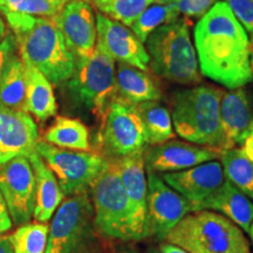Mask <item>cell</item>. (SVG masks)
Wrapping results in <instances>:
<instances>
[{
	"label": "cell",
	"mask_w": 253,
	"mask_h": 253,
	"mask_svg": "<svg viewBox=\"0 0 253 253\" xmlns=\"http://www.w3.org/2000/svg\"><path fill=\"white\" fill-rule=\"evenodd\" d=\"M148 223L150 236L166 240L168 233L192 212L194 208L188 199L170 188L162 177L147 170Z\"/></svg>",
	"instance_id": "cell-12"
},
{
	"label": "cell",
	"mask_w": 253,
	"mask_h": 253,
	"mask_svg": "<svg viewBox=\"0 0 253 253\" xmlns=\"http://www.w3.org/2000/svg\"><path fill=\"white\" fill-rule=\"evenodd\" d=\"M219 156L220 151L214 148L176 140L151 145L143 153L145 170L156 173L183 171Z\"/></svg>",
	"instance_id": "cell-16"
},
{
	"label": "cell",
	"mask_w": 253,
	"mask_h": 253,
	"mask_svg": "<svg viewBox=\"0 0 253 253\" xmlns=\"http://www.w3.org/2000/svg\"><path fill=\"white\" fill-rule=\"evenodd\" d=\"M170 188L182 195L198 211L203 202L213 196L226 181L223 167L218 161H210L177 172L161 173Z\"/></svg>",
	"instance_id": "cell-17"
},
{
	"label": "cell",
	"mask_w": 253,
	"mask_h": 253,
	"mask_svg": "<svg viewBox=\"0 0 253 253\" xmlns=\"http://www.w3.org/2000/svg\"><path fill=\"white\" fill-rule=\"evenodd\" d=\"M199 210H211L223 214L246 233H249L253 221L252 199L231 184L227 179L216 194L202 203Z\"/></svg>",
	"instance_id": "cell-21"
},
{
	"label": "cell",
	"mask_w": 253,
	"mask_h": 253,
	"mask_svg": "<svg viewBox=\"0 0 253 253\" xmlns=\"http://www.w3.org/2000/svg\"><path fill=\"white\" fill-rule=\"evenodd\" d=\"M219 119L223 147L221 151L242 144L251 125V106L243 88L223 91L219 104Z\"/></svg>",
	"instance_id": "cell-19"
},
{
	"label": "cell",
	"mask_w": 253,
	"mask_h": 253,
	"mask_svg": "<svg viewBox=\"0 0 253 253\" xmlns=\"http://www.w3.org/2000/svg\"><path fill=\"white\" fill-rule=\"evenodd\" d=\"M42 141L61 149L90 151L89 131L78 119L58 116L43 134Z\"/></svg>",
	"instance_id": "cell-24"
},
{
	"label": "cell",
	"mask_w": 253,
	"mask_h": 253,
	"mask_svg": "<svg viewBox=\"0 0 253 253\" xmlns=\"http://www.w3.org/2000/svg\"><path fill=\"white\" fill-rule=\"evenodd\" d=\"M166 242L189 253H251L244 231L223 214L192 211L168 233Z\"/></svg>",
	"instance_id": "cell-4"
},
{
	"label": "cell",
	"mask_w": 253,
	"mask_h": 253,
	"mask_svg": "<svg viewBox=\"0 0 253 253\" xmlns=\"http://www.w3.org/2000/svg\"><path fill=\"white\" fill-rule=\"evenodd\" d=\"M143 123L148 145L164 143L175 137L169 110L158 101H145L135 104Z\"/></svg>",
	"instance_id": "cell-25"
},
{
	"label": "cell",
	"mask_w": 253,
	"mask_h": 253,
	"mask_svg": "<svg viewBox=\"0 0 253 253\" xmlns=\"http://www.w3.org/2000/svg\"><path fill=\"white\" fill-rule=\"evenodd\" d=\"M223 90L213 86H197L177 91L173 96L172 126L190 143L221 151L219 104Z\"/></svg>",
	"instance_id": "cell-5"
},
{
	"label": "cell",
	"mask_w": 253,
	"mask_h": 253,
	"mask_svg": "<svg viewBox=\"0 0 253 253\" xmlns=\"http://www.w3.org/2000/svg\"><path fill=\"white\" fill-rule=\"evenodd\" d=\"M250 60H251V66L253 69V34H251V39H250Z\"/></svg>",
	"instance_id": "cell-39"
},
{
	"label": "cell",
	"mask_w": 253,
	"mask_h": 253,
	"mask_svg": "<svg viewBox=\"0 0 253 253\" xmlns=\"http://www.w3.org/2000/svg\"><path fill=\"white\" fill-rule=\"evenodd\" d=\"M115 81L119 96L134 104L162 99V91L149 73L130 65L119 62Z\"/></svg>",
	"instance_id": "cell-23"
},
{
	"label": "cell",
	"mask_w": 253,
	"mask_h": 253,
	"mask_svg": "<svg viewBox=\"0 0 253 253\" xmlns=\"http://www.w3.org/2000/svg\"><path fill=\"white\" fill-rule=\"evenodd\" d=\"M75 60L91 55L96 47V18L86 0H69L52 18Z\"/></svg>",
	"instance_id": "cell-14"
},
{
	"label": "cell",
	"mask_w": 253,
	"mask_h": 253,
	"mask_svg": "<svg viewBox=\"0 0 253 253\" xmlns=\"http://www.w3.org/2000/svg\"><path fill=\"white\" fill-rule=\"evenodd\" d=\"M246 134H250V135L253 136V119H252V121H251V125H250V126H249L248 131H246Z\"/></svg>",
	"instance_id": "cell-42"
},
{
	"label": "cell",
	"mask_w": 253,
	"mask_h": 253,
	"mask_svg": "<svg viewBox=\"0 0 253 253\" xmlns=\"http://www.w3.org/2000/svg\"><path fill=\"white\" fill-rule=\"evenodd\" d=\"M94 224L97 232L110 239L132 240L128 198L113 160L90 185Z\"/></svg>",
	"instance_id": "cell-8"
},
{
	"label": "cell",
	"mask_w": 253,
	"mask_h": 253,
	"mask_svg": "<svg viewBox=\"0 0 253 253\" xmlns=\"http://www.w3.org/2000/svg\"><path fill=\"white\" fill-rule=\"evenodd\" d=\"M27 157L33 167L36 176V205L33 218L39 223H47L54 216L65 195L60 188L55 175L45 161L39 156V154L33 151Z\"/></svg>",
	"instance_id": "cell-20"
},
{
	"label": "cell",
	"mask_w": 253,
	"mask_h": 253,
	"mask_svg": "<svg viewBox=\"0 0 253 253\" xmlns=\"http://www.w3.org/2000/svg\"><path fill=\"white\" fill-rule=\"evenodd\" d=\"M12 225H13V221H12L7 205H6L5 199L0 191V236H4L6 232H8L12 229Z\"/></svg>",
	"instance_id": "cell-35"
},
{
	"label": "cell",
	"mask_w": 253,
	"mask_h": 253,
	"mask_svg": "<svg viewBox=\"0 0 253 253\" xmlns=\"http://www.w3.org/2000/svg\"><path fill=\"white\" fill-rule=\"evenodd\" d=\"M24 63L42 73L52 84L73 77L75 58L52 18L34 17L1 9Z\"/></svg>",
	"instance_id": "cell-2"
},
{
	"label": "cell",
	"mask_w": 253,
	"mask_h": 253,
	"mask_svg": "<svg viewBox=\"0 0 253 253\" xmlns=\"http://www.w3.org/2000/svg\"><path fill=\"white\" fill-rule=\"evenodd\" d=\"M17 48V42H15L13 34L8 32L5 39L0 42V79H1L2 74H4L9 61L15 55Z\"/></svg>",
	"instance_id": "cell-34"
},
{
	"label": "cell",
	"mask_w": 253,
	"mask_h": 253,
	"mask_svg": "<svg viewBox=\"0 0 253 253\" xmlns=\"http://www.w3.org/2000/svg\"><path fill=\"white\" fill-rule=\"evenodd\" d=\"M201 74L237 89L253 80L250 39L225 1H218L199 19L194 31Z\"/></svg>",
	"instance_id": "cell-1"
},
{
	"label": "cell",
	"mask_w": 253,
	"mask_h": 253,
	"mask_svg": "<svg viewBox=\"0 0 253 253\" xmlns=\"http://www.w3.org/2000/svg\"><path fill=\"white\" fill-rule=\"evenodd\" d=\"M120 253H137V252L134 251V250H125V251H122Z\"/></svg>",
	"instance_id": "cell-44"
},
{
	"label": "cell",
	"mask_w": 253,
	"mask_h": 253,
	"mask_svg": "<svg viewBox=\"0 0 253 253\" xmlns=\"http://www.w3.org/2000/svg\"><path fill=\"white\" fill-rule=\"evenodd\" d=\"M36 151L55 175L66 197L86 192L109 164L99 153L61 149L41 140Z\"/></svg>",
	"instance_id": "cell-10"
},
{
	"label": "cell",
	"mask_w": 253,
	"mask_h": 253,
	"mask_svg": "<svg viewBox=\"0 0 253 253\" xmlns=\"http://www.w3.org/2000/svg\"><path fill=\"white\" fill-rule=\"evenodd\" d=\"M144 43L149 55V69L158 77L181 84L201 82L202 74L188 19L177 18L158 27Z\"/></svg>",
	"instance_id": "cell-3"
},
{
	"label": "cell",
	"mask_w": 253,
	"mask_h": 253,
	"mask_svg": "<svg viewBox=\"0 0 253 253\" xmlns=\"http://www.w3.org/2000/svg\"><path fill=\"white\" fill-rule=\"evenodd\" d=\"M0 253H14L9 236H0Z\"/></svg>",
	"instance_id": "cell-37"
},
{
	"label": "cell",
	"mask_w": 253,
	"mask_h": 253,
	"mask_svg": "<svg viewBox=\"0 0 253 253\" xmlns=\"http://www.w3.org/2000/svg\"><path fill=\"white\" fill-rule=\"evenodd\" d=\"M48 237L46 223H26L9 236L14 253H45Z\"/></svg>",
	"instance_id": "cell-29"
},
{
	"label": "cell",
	"mask_w": 253,
	"mask_h": 253,
	"mask_svg": "<svg viewBox=\"0 0 253 253\" xmlns=\"http://www.w3.org/2000/svg\"><path fill=\"white\" fill-rule=\"evenodd\" d=\"M39 130L26 112L0 106V166L19 156L36 151Z\"/></svg>",
	"instance_id": "cell-18"
},
{
	"label": "cell",
	"mask_w": 253,
	"mask_h": 253,
	"mask_svg": "<svg viewBox=\"0 0 253 253\" xmlns=\"http://www.w3.org/2000/svg\"><path fill=\"white\" fill-rule=\"evenodd\" d=\"M178 15L179 12L177 11L175 4H151L135 19L130 25V30L144 43L154 31L176 20Z\"/></svg>",
	"instance_id": "cell-28"
},
{
	"label": "cell",
	"mask_w": 253,
	"mask_h": 253,
	"mask_svg": "<svg viewBox=\"0 0 253 253\" xmlns=\"http://www.w3.org/2000/svg\"><path fill=\"white\" fill-rule=\"evenodd\" d=\"M65 5L58 0H12L7 5L0 7V11L6 9L34 17L53 18Z\"/></svg>",
	"instance_id": "cell-31"
},
{
	"label": "cell",
	"mask_w": 253,
	"mask_h": 253,
	"mask_svg": "<svg viewBox=\"0 0 253 253\" xmlns=\"http://www.w3.org/2000/svg\"><path fill=\"white\" fill-rule=\"evenodd\" d=\"M65 86L73 102L101 121L110 101L118 95L115 62L96 45L91 55L75 60L74 74Z\"/></svg>",
	"instance_id": "cell-6"
},
{
	"label": "cell",
	"mask_w": 253,
	"mask_h": 253,
	"mask_svg": "<svg viewBox=\"0 0 253 253\" xmlns=\"http://www.w3.org/2000/svg\"><path fill=\"white\" fill-rule=\"evenodd\" d=\"M218 0H176L175 4L179 14L184 17L202 18Z\"/></svg>",
	"instance_id": "cell-33"
},
{
	"label": "cell",
	"mask_w": 253,
	"mask_h": 253,
	"mask_svg": "<svg viewBox=\"0 0 253 253\" xmlns=\"http://www.w3.org/2000/svg\"><path fill=\"white\" fill-rule=\"evenodd\" d=\"M0 191L13 224L30 223L36 205V176L28 157H15L0 166Z\"/></svg>",
	"instance_id": "cell-11"
},
{
	"label": "cell",
	"mask_w": 253,
	"mask_h": 253,
	"mask_svg": "<svg viewBox=\"0 0 253 253\" xmlns=\"http://www.w3.org/2000/svg\"><path fill=\"white\" fill-rule=\"evenodd\" d=\"M155 4H161V5H167V4H173L176 0H154Z\"/></svg>",
	"instance_id": "cell-40"
},
{
	"label": "cell",
	"mask_w": 253,
	"mask_h": 253,
	"mask_svg": "<svg viewBox=\"0 0 253 253\" xmlns=\"http://www.w3.org/2000/svg\"><path fill=\"white\" fill-rule=\"evenodd\" d=\"M58 1H61V2H63V4H66V2H68L69 0H58Z\"/></svg>",
	"instance_id": "cell-45"
},
{
	"label": "cell",
	"mask_w": 253,
	"mask_h": 253,
	"mask_svg": "<svg viewBox=\"0 0 253 253\" xmlns=\"http://www.w3.org/2000/svg\"><path fill=\"white\" fill-rule=\"evenodd\" d=\"M160 251L161 253H189L186 252L184 249L179 248V246L168 242L162 243V244L160 245Z\"/></svg>",
	"instance_id": "cell-36"
},
{
	"label": "cell",
	"mask_w": 253,
	"mask_h": 253,
	"mask_svg": "<svg viewBox=\"0 0 253 253\" xmlns=\"http://www.w3.org/2000/svg\"><path fill=\"white\" fill-rule=\"evenodd\" d=\"M125 186L130 212L132 240H143L150 236L148 223V182L143 154L113 160Z\"/></svg>",
	"instance_id": "cell-13"
},
{
	"label": "cell",
	"mask_w": 253,
	"mask_h": 253,
	"mask_svg": "<svg viewBox=\"0 0 253 253\" xmlns=\"http://www.w3.org/2000/svg\"><path fill=\"white\" fill-rule=\"evenodd\" d=\"M100 122L97 142L110 160L143 154L147 149V135L134 103L116 95Z\"/></svg>",
	"instance_id": "cell-9"
},
{
	"label": "cell",
	"mask_w": 253,
	"mask_h": 253,
	"mask_svg": "<svg viewBox=\"0 0 253 253\" xmlns=\"http://www.w3.org/2000/svg\"><path fill=\"white\" fill-rule=\"evenodd\" d=\"M249 235H250V238H251V242L253 244V221L251 224V226H250V230H249Z\"/></svg>",
	"instance_id": "cell-41"
},
{
	"label": "cell",
	"mask_w": 253,
	"mask_h": 253,
	"mask_svg": "<svg viewBox=\"0 0 253 253\" xmlns=\"http://www.w3.org/2000/svg\"><path fill=\"white\" fill-rule=\"evenodd\" d=\"M219 158L225 178L253 201V162L240 148L220 151Z\"/></svg>",
	"instance_id": "cell-27"
},
{
	"label": "cell",
	"mask_w": 253,
	"mask_h": 253,
	"mask_svg": "<svg viewBox=\"0 0 253 253\" xmlns=\"http://www.w3.org/2000/svg\"><path fill=\"white\" fill-rule=\"evenodd\" d=\"M8 31H7V24H6L4 15L1 14L0 12V42L5 39V37L7 36Z\"/></svg>",
	"instance_id": "cell-38"
},
{
	"label": "cell",
	"mask_w": 253,
	"mask_h": 253,
	"mask_svg": "<svg viewBox=\"0 0 253 253\" xmlns=\"http://www.w3.org/2000/svg\"><path fill=\"white\" fill-rule=\"evenodd\" d=\"M91 2L100 13L119 21L126 27H130L135 19L155 1L154 0H91Z\"/></svg>",
	"instance_id": "cell-30"
},
{
	"label": "cell",
	"mask_w": 253,
	"mask_h": 253,
	"mask_svg": "<svg viewBox=\"0 0 253 253\" xmlns=\"http://www.w3.org/2000/svg\"><path fill=\"white\" fill-rule=\"evenodd\" d=\"M12 0H0V7H2V6L7 5L8 2H11Z\"/></svg>",
	"instance_id": "cell-43"
},
{
	"label": "cell",
	"mask_w": 253,
	"mask_h": 253,
	"mask_svg": "<svg viewBox=\"0 0 253 253\" xmlns=\"http://www.w3.org/2000/svg\"><path fill=\"white\" fill-rule=\"evenodd\" d=\"M96 34V45L114 61L149 72V55L144 43L130 28L97 12Z\"/></svg>",
	"instance_id": "cell-15"
},
{
	"label": "cell",
	"mask_w": 253,
	"mask_h": 253,
	"mask_svg": "<svg viewBox=\"0 0 253 253\" xmlns=\"http://www.w3.org/2000/svg\"><path fill=\"white\" fill-rule=\"evenodd\" d=\"M240 25L253 34V0H223Z\"/></svg>",
	"instance_id": "cell-32"
},
{
	"label": "cell",
	"mask_w": 253,
	"mask_h": 253,
	"mask_svg": "<svg viewBox=\"0 0 253 253\" xmlns=\"http://www.w3.org/2000/svg\"><path fill=\"white\" fill-rule=\"evenodd\" d=\"M26 75L25 63L15 54L0 79V106L25 112Z\"/></svg>",
	"instance_id": "cell-26"
},
{
	"label": "cell",
	"mask_w": 253,
	"mask_h": 253,
	"mask_svg": "<svg viewBox=\"0 0 253 253\" xmlns=\"http://www.w3.org/2000/svg\"><path fill=\"white\" fill-rule=\"evenodd\" d=\"M26 75V97L25 112L39 122H45L56 115L58 104L53 84L37 68L25 63Z\"/></svg>",
	"instance_id": "cell-22"
},
{
	"label": "cell",
	"mask_w": 253,
	"mask_h": 253,
	"mask_svg": "<svg viewBox=\"0 0 253 253\" xmlns=\"http://www.w3.org/2000/svg\"><path fill=\"white\" fill-rule=\"evenodd\" d=\"M96 231L88 192L71 196L52 217L45 253H90Z\"/></svg>",
	"instance_id": "cell-7"
}]
</instances>
